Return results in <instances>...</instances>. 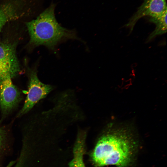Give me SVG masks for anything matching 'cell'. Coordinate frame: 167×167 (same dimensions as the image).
<instances>
[{"mask_svg": "<svg viewBox=\"0 0 167 167\" xmlns=\"http://www.w3.org/2000/svg\"><path fill=\"white\" fill-rule=\"evenodd\" d=\"M9 21L10 19L8 16L0 11V33L3 27Z\"/></svg>", "mask_w": 167, "mask_h": 167, "instance_id": "cell-10", "label": "cell"}, {"mask_svg": "<svg viewBox=\"0 0 167 167\" xmlns=\"http://www.w3.org/2000/svg\"><path fill=\"white\" fill-rule=\"evenodd\" d=\"M0 62L19 69L15 48L11 44L0 43Z\"/></svg>", "mask_w": 167, "mask_h": 167, "instance_id": "cell-7", "label": "cell"}, {"mask_svg": "<svg viewBox=\"0 0 167 167\" xmlns=\"http://www.w3.org/2000/svg\"><path fill=\"white\" fill-rule=\"evenodd\" d=\"M166 11V0H144L126 26L132 32L135 23L141 17L146 16L156 17Z\"/></svg>", "mask_w": 167, "mask_h": 167, "instance_id": "cell-5", "label": "cell"}, {"mask_svg": "<svg viewBox=\"0 0 167 167\" xmlns=\"http://www.w3.org/2000/svg\"><path fill=\"white\" fill-rule=\"evenodd\" d=\"M85 132L79 133L73 149V158L70 167H85L83 161L86 138Z\"/></svg>", "mask_w": 167, "mask_h": 167, "instance_id": "cell-6", "label": "cell"}, {"mask_svg": "<svg viewBox=\"0 0 167 167\" xmlns=\"http://www.w3.org/2000/svg\"><path fill=\"white\" fill-rule=\"evenodd\" d=\"M19 71V69L0 62V82L6 79L12 78L16 75Z\"/></svg>", "mask_w": 167, "mask_h": 167, "instance_id": "cell-9", "label": "cell"}, {"mask_svg": "<svg viewBox=\"0 0 167 167\" xmlns=\"http://www.w3.org/2000/svg\"><path fill=\"white\" fill-rule=\"evenodd\" d=\"M137 145L127 130L110 129L98 141L92 154V159L98 166L112 165L127 167L132 161Z\"/></svg>", "mask_w": 167, "mask_h": 167, "instance_id": "cell-1", "label": "cell"}, {"mask_svg": "<svg viewBox=\"0 0 167 167\" xmlns=\"http://www.w3.org/2000/svg\"><path fill=\"white\" fill-rule=\"evenodd\" d=\"M28 92L24 106L18 115L21 116L28 113L41 100L45 98L52 89L39 79L36 72H32L30 77Z\"/></svg>", "mask_w": 167, "mask_h": 167, "instance_id": "cell-3", "label": "cell"}, {"mask_svg": "<svg viewBox=\"0 0 167 167\" xmlns=\"http://www.w3.org/2000/svg\"><path fill=\"white\" fill-rule=\"evenodd\" d=\"M20 93L13 84L11 78L6 79L0 82V108L3 114L10 113L17 105Z\"/></svg>", "mask_w": 167, "mask_h": 167, "instance_id": "cell-4", "label": "cell"}, {"mask_svg": "<svg viewBox=\"0 0 167 167\" xmlns=\"http://www.w3.org/2000/svg\"><path fill=\"white\" fill-rule=\"evenodd\" d=\"M167 11L158 16L150 17L149 21L156 25L155 30L149 35V41L156 36L165 33L167 31Z\"/></svg>", "mask_w": 167, "mask_h": 167, "instance_id": "cell-8", "label": "cell"}, {"mask_svg": "<svg viewBox=\"0 0 167 167\" xmlns=\"http://www.w3.org/2000/svg\"><path fill=\"white\" fill-rule=\"evenodd\" d=\"M55 5L51 4L36 18L26 23L31 42L54 50L59 43L69 39L79 40L75 31L64 28L55 16Z\"/></svg>", "mask_w": 167, "mask_h": 167, "instance_id": "cell-2", "label": "cell"}]
</instances>
